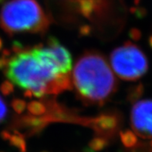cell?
<instances>
[{"label": "cell", "mask_w": 152, "mask_h": 152, "mask_svg": "<svg viewBox=\"0 0 152 152\" xmlns=\"http://www.w3.org/2000/svg\"><path fill=\"white\" fill-rule=\"evenodd\" d=\"M107 145V142L103 138L93 139L90 143V147L91 148V149L96 151L103 150L106 148Z\"/></svg>", "instance_id": "9c48e42d"}, {"label": "cell", "mask_w": 152, "mask_h": 152, "mask_svg": "<svg viewBox=\"0 0 152 152\" xmlns=\"http://www.w3.org/2000/svg\"><path fill=\"white\" fill-rule=\"evenodd\" d=\"M29 111L33 114H42L44 112L45 108L42 103L39 102H33L29 105Z\"/></svg>", "instance_id": "30bf717a"}, {"label": "cell", "mask_w": 152, "mask_h": 152, "mask_svg": "<svg viewBox=\"0 0 152 152\" xmlns=\"http://www.w3.org/2000/svg\"><path fill=\"white\" fill-rule=\"evenodd\" d=\"M131 127L142 138H152V99L135 102L131 113Z\"/></svg>", "instance_id": "8992f818"}, {"label": "cell", "mask_w": 152, "mask_h": 152, "mask_svg": "<svg viewBox=\"0 0 152 152\" xmlns=\"http://www.w3.org/2000/svg\"><path fill=\"white\" fill-rule=\"evenodd\" d=\"M11 144L15 148H17L21 152H26V142L24 141L23 137L19 136H14L10 138Z\"/></svg>", "instance_id": "ba28073f"}, {"label": "cell", "mask_w": 152, "mask_h": 152, "mask_svg": "<svg viewBox=\"0 0 152 152\" xmlns=\"http://www.w3.org/2000/svg\"><path fill=\"white\" fill-rule=\"evenodd\" d=\"M110 65L115 74L125 81L137 80L148 69L146 55L131 42L125 43L112 51Z\"/></svg>", "instance_id": "277c9868"}, {"label": "cell", "mask_w": 152, "mask_h": 152, "mask_svg": "<svg viewBox=\"0 0 152 152\" xmlns=\"http://www.w3.org/2000/svg\"><path fill=\"white\" fill-rule=\"evenodd\" d=\"M3 65L11 82L36 96L57 94L70 87L69 76L59 73L36 47L16 52Z\"/></svg>", "instance_id": "6da1fadb"}, {"label": "cell", "mask_w": 152, "mask_h": 152, "mask_svg": "<svg viewBox=\"0 0 152 152\" xmlns=\"http://www.w3.org/2000/svg\"><path fill=\"white\" fill-rule=\"evenodd\" d=\"M73 83L80 98L90 104L104 103L117 89L114 72L96 52H87L76 62Z\"/></svg>", "instance_id": "7a4b0ae2"}, {"label": "cell", "mask_w": 152, "mask_h": 152, "mask_svg": "<svg viewBox=\"0 0 152 152\" xmlns=\"http://www.w3.org/2000/svg\"><path fill=\"white\" fill-rule=\"evenodd\" d=\"M40 52L63 75H69L72 69V57L65 47L54 37H50L45 47H39Z\"/></svg>", "instance_id": "5b68a950"}, {"label": "cell", "mask_w": 152, "mask_h": 152, "mask_svg": "<svg viewBox=\"0 0 152 152\" xmlns=\"http://www.w3.org/2000/svg\"><path fill=\"white\" fill-rule=\"evenodd\" d=\"M6 115H7V106L2 97L0 96V123L3 121Z\"/></svg>", "instance_id": "8fae6325"}, {"label": "cell", "mask_w": 152, "mask_h": 152, "mask_svg": "<svg viewBox=\"0 0 152 152\" xmlns=\"http://www.w3.org/2000/svg\"><path fill=\"white\" fill-rule=\"evenodd\" d=\"M121 138L123 145L126 148H132V147L135 146L137 141L135 133L128 130L121 133Z\"/></svg>", "instance_id": "52a82bcc"}, {"label": "cell", "mask_w": 152, "mask_h": 152, "mask_svg": "<svg viewBox=\"0 0 152 152\" xmlns=\"http://www.w3.org/2000/svg\"><path fill=\"white\" fill-rule=\"evenodd\" d=\"M42 152H47V151H42Z\"/></svg>", "instance_id": "7c38bea8"}, {"label": "cell", "mask_w": 152, "mask_h": 152, "mask_svg": "<svg viewBox=\"0 0 152 152\" xmlns=\"http://www.w3.org/2000/svg\"><path fill=\"white\" fill-rule=\"evenodd\" d=\"M50 21L36 0H10L0 12V25L10 34L43 33Z\"/></svg>", "instance_id": "3957f363"}]
</instances>
